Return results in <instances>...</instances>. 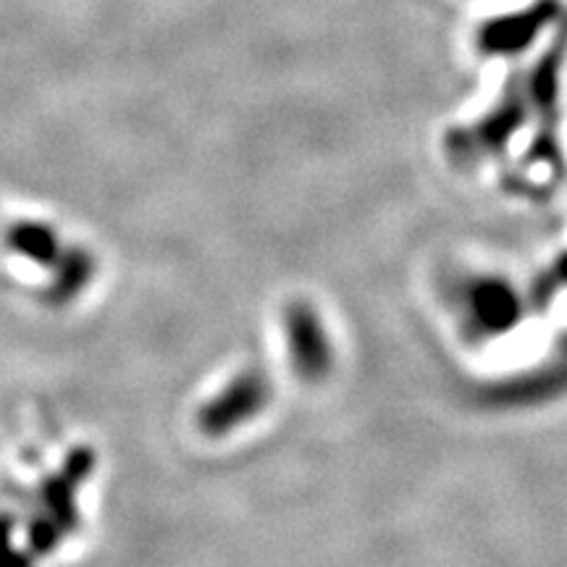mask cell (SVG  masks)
Wrapping results in <instances>:
<instances>
[]
</instances>
